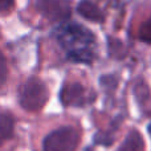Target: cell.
Returning a JSON list of instances; mask_svg holds the SVG:
<instances>
[{
  "label": "cell",
  "mask_w": 151,
  "mask_h": 151,
  "mask_svg": "<svg viewBox=\"0 0 151 151\" xmlns=\"http://www.w3.org/2000/svg\"><path fill=\"white\" fill-rule=\"evenodd\" d=\"M80 141V134L70 126H64L52 131L42 143L44 151H74Z\"/></svg>",
  "instance_id": "obj_2"
},
{
  "label": "cell",
  "mask_w": 151,
  "mask_h": 151,
  "mask_svg": "<svg viewBox=\"0 0 151 151\" xmlns=\"http://www.w3.org/2000/svg\"><path fill=\"white\" fill-rule=\"evenodd\" d=\"M20 101L25 109L36 110L47 101V90L39 82H28L21 90Z\"/></svg>",
  "instance_id": "obj_3"
},
{
  "label": "cell",
  "mask_w": 151,
  "mask_h": 151,
  "mask_svg": "<svg viewBox=\"0 0 151 151\" xmlns=\"http://www.w3.org/2000/svg\"><path fill=\"white\" fill-rule=\"evenodd\" d=\"M55 36L70 61L90 64L96 58V37L85 27L76 23H64L56 29Z\"/></svg>",
  "instance_id": "obj_1"
},
{
  "label": "cell",
  "mask_w": 151,
  "mask_h": 151,
  "mask_svg": "<svg viewBox=\"0 0 151 151\" xmlns=\"http://www.w3.org/2000/svg\"><path fill=\"white\" fill-rule=\"evenodd\" d=\"M13 134V118L9 114L0 115V146Z\"/></svg>",
  "instance_id": "obj_4"
},
{
  "label": "cell",
  "mask_w": 151,
  "mask_h": 151,
  "mask_svg": "<svg viewBox=\"0 0 151 151\" xmlns=\"http://www.w3.org/2000/svg\"><path fill=\"white\" fill-rule=\"evenodd\" d=\"M139 142L141 141H139V138L137 137V134H131V135L126 139V142L123 143V146L121 147L119 151H138V146L141 145Z\"/></svg>",
  "instance_id": "obj_5"
},
{
  "label": "cell",
  "mask_w": 151,
  "mask_h": 151,
  "mask_svg": "<svg viewBox=\"0 0 151 151\" xmlns=\"http://www.w3.org/2000/svg\"><path fill=\"white\" fill-rule=\"evenodd\" d=\"M5 80V68H4V64H3V60H0V85L4 82Z\"/></svg>",
  "instance_id": "obj_6"
}]
</instances>
